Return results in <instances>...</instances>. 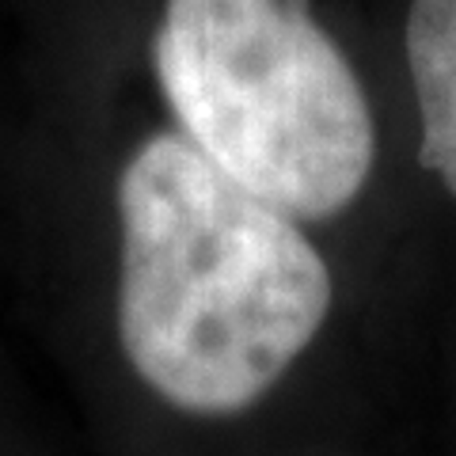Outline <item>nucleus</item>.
Returning <instances> with one entry per match:
<instances>
[{
  "instance_id": "obj_1",
  "label": "nucleus",
  "mask_w": 456,
  "mask_h": 456,
  "mask_svg": "<svg viewBox=\"0 0 456 456\" xmlns=\"http://www.w3.org/2000/svg\"><path fill=\"white\" fill-rule=\"evenodd\" d=\"M114 323L134 377L194 419L266 399L323 331L331 266L301 221L187 134H149L114 183Z\"/></svg>"
},
{
  "instance_id": "obj_2",
  "label": "nucleus",
  "mask_w": 456,
  "mask_h": 456,
  "mask_svg": "<svg viewBox=\"0 0 456 456\" xmlns=\"http://www.w3.org/2000/svg\"><path fill=\"white\" fill-rule=\"evenodd\" d=\"M152 73L175 130L297 221L362 198L373 107L312 0H164Z\"/></svg>"
},
{
  "instance_id": "obj_3",
  "label": "nucleus",
  "mask_w": 456,
  "mask_h": 456,
  "mask_svg": "<svg viewBox=\"0 0 456 456\" xmlns=\"http://www.w3.org/2000/svg\"><path fill=\"white\" fill-rule=\"evenodd\" d=\"M407 73L419 107V164L456 198V0H411Z\"/></svg>"
}]
</instances>
